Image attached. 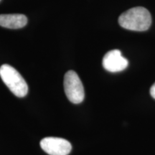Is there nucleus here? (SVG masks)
Returning <instances> with one entry per match:
<instances>
[{"label": "nucleus", "instance_id": "0eeeda50", "mask_svg": "<svg viewBox=\"0 0 155 155\" xmlns=\"http://www.w3.org/2000/svg\"><path fill=\"white\" fill-rule=\"evenodd\" d=\"M150 94L153 98L155 99V83L152 85V86L150 88Z\"/></svg>", "mask_w": 155, "mask_h": 155}, {"label": "nucleus", "instance_id": "423d86ee", "mask_svg": "<svg viewBox=\"0 0 155 155\" xmlns=\"http://www.w3.org/2000/svg\"><path fill=\"white\" fill-rule=\"evenodd\" d=\"M28 23V18L24 15H0V26L9 29L24 28Z\"/></svg>", "mask_w": 155, "mask_h": 155}, {"label": "nucleus", "instance_id": "f03ea898", "mask_svg": "<svg viewBox=\"0 0 155 155\" xmlns=\"http://www.w3.org/2000/svg\"><path fill=\"white\" fill-rule=\"evenodd\" d=\"M0 77L11 92L19 98L28 94V86L16 69L11 65L5 64L0 67Z\"/></svg>", "mask_w": 155, "mask_h": 155}, {"label": "nucleus", "instance_id": "f257e3e1", "mask_svg": "<svg viewBox=\"0 0 155 155\" xmlns=\"http://www.w3.org/2000/svg\"><path fill=\"white\" fill-rule=\"evenodd\" d=\"M120 26L133 31H146L152 24V17L150 12L142 7L128 9L119 17Z\"/></svg>", "mask_w": 155, "mask_h": 155}, {"label": "nucleus", "instance_id": "7ed1b4c3", "mask_svg": "<svg viewBox=\"0 0 155 155\" xmlns=\"http://www.w3.org/2000/svg\"><path fill=\"white\" fill-rule=\"evenodd\" d=\"M64 89L68 99L73 104H81L84 99V88L80 78L75 71H69L65 73Z\"/></svg>", "mask_w": 155, "mask_h": 155}, {"label": "nucleus", "instance_id": "39448f33", "mask_svg": "<svg viewBox=\"0 0 155 155\" xmlns=\"http://www.w3.org/2000/svg\"><path fill=\"white\" fill-rule=\"evenodd\" d=\"M128 61L121 55L119 50L108 51L103 58V66L106 71L111 73L120 72L128 66Z\"/></svg>", "mask_w": 155, "mask_h": 155}, {"label": "nucleus", "instance_id": "20e7f679", "mask_svg": "<svg viewBox=\"0 0 155 155\" xmlns=\"http://www.w3.org/2000/svg\"><path fill=\"white\" fill-rule=\"evenodd\" d=\"M40 147L50 155H68L72 150L71 143L58 137H45L40 141Z\"/></svg>", "mask_w": 155, "mask_h": 155}, {"label": "nucleus", "instance_id": "6e6552de", "mask_svg": "<svg viewBox=\"0 0 155 155\" xmlns=\"http://www.w3.org/2000/svg\"><path fill=\"white\" fill-rule=\"evenodd\" d=\"M0 1H1V0H0Z\"/></svg>", "mask_w": 155, "mask_h": 155}]
</instances>
